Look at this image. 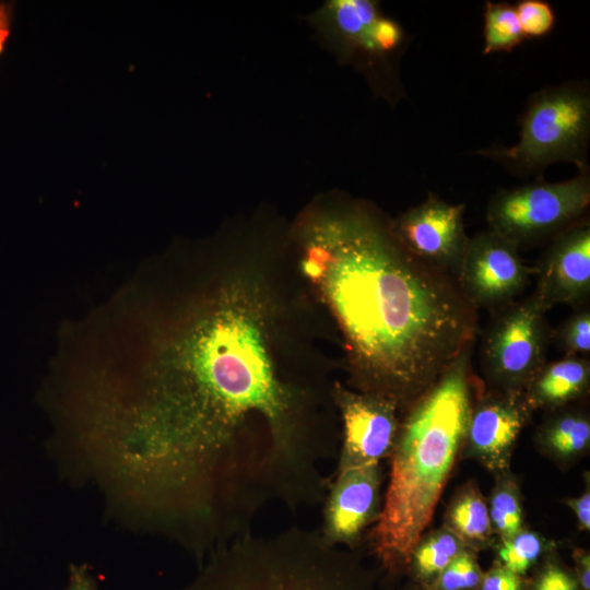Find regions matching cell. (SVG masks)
<instances>
[{
    "label": "cell",
    "mask_w": 590,
    "mask_h": 590,
    "mask_svg": "<svg viewBox=\"0 0 590 590\" xmlns=\"http://www.w3.org/2000/svg\"><path fill=\"white\" fill-rule=\"evenodd\" d=\"M177 311L162 322L123 287L67 330L44 400L68 471L202 560L269 506L323 503L341 432L272 357L257 281L229 280Z\"/></svg>",
    "instance_id": "6da1fadb"
},
{
    "label": "cell",
    "mask_w": 590,
    "mask_h": 590,
    "mask_svg": "<svg viewBox=\"0 0 590 590\" xmlns=\"http://www.w3.org/2000/svg\"><path fill=\"white\" fill-rule=\"evenodd\" d=\"M297 238L304 274L344 337L354 390L401 414L473 346L476 308L456 279L406 250L370 205L309 211Z\"/></svg>",
    "instance_id": "7a4b0ae2"
},
{
    "label": "cell",
    "mask_w": 590,
    "mask_h": 590,
    "mask_svg": "<svg viewBox=\"0 0 590 590\" xmlns=\"http://www.w3.org/2000/svg\"><path fill=\"white\" fill-rule=\"evenodd\" d=\"M472 347L400 415L381 511L368 533L378 568L390 580L405 575L409 556L461 458L471 410L483 388L472 374Z\"/></svg>",
    "instance_id": "3957f363"
},
{
    "label": "cell",
    "mask_w": 590,
    "mask_h": 590,
    "mask_svg": "<svg viewBox=\"0 0 590 590\" xmlns=\"http://www.w3.org/2000/svg\"><path fill=\"white\" fill-rule=\"evenodd\" d=\"M380 577L358 548L329 545L319 530L293 524L214 550L178 590H377Z\"/></svg>",
    "instance_id": "277c9868"
},
{
    "label": "cell",
    "mask_w": 590,
    "mask_h": 590,
    "mask_svg": "<svg viewBox=\"0 0 590 590\" xmlns=\"http://www.w3.org/2000/svg\"><path fill=\"white\" fill-rule=\"evenodd\" d=\"M590 140L589 84L569 81L531 94L520 117L519 140L474 152L503 165L517 176L541 179L552 164L588 167Z\"/></svg>",
    "instance_id": "5b68a950"
},
{
    "label": "cell",
    "mask_w": 590,
    "mask_h": 590,
    "mask_svg": "<svg viewBox=\"0 0 590 590\" xmlns=\"http://www.w3.org/2000/svg\"><path fill=\"white\" fill-rule=\"evenodd\" d=\"M341 66L363 74L374 93L396 105L405 97L400 60L411 38L375 0H328L307 16Z\"/></svg>",
    "instance_id": "8992f818"
},
{
    "label": "cell",
    "mask_w": 590,
    "mask_h": 590,
    "mask_svg": "<svg viewBox=\"0 0 590 590\" xmlns=\"http://www.w3.org/2000/svg\"><path fill=\"white\" fill-rule=\"evenodd\" d=\"M590 205L589 166L569 179L535 180L498 189L487 204L488 229L518 248L557 234L586 217Z\"/></svg>",
    "instance_id": "52a82bcc"
},
{
    "label": "cell",
    "mask_w": 590,
    "mask_h": 590,
    "mask_svg": "<svg viewBox=\"0 0 590 590\" xmlns=\"http://www.w3.org/2000/svg\"><path fill=\"white\" fill-rule=\"evenodd\" d=\"M496 310L483 334V374L489 388L523 391L546 363V311L532 295Z\"/></svg>",
    "instance_id": "ba28073f"
},
{
    "label": "cell",
    "mask_w": 590,
    "mask_h": 590,
    "mask_svg": "<svg viewBox=\"0 0 590 590\" xmlns=\"http://www.w3.org/2000/svg\"><path fill=\"white\" fill-rule=\"evenodd\" d=\"M332 397L341 421L335 471L380 463L393 448L400 411L390 399L335 381Z\"/></svg>",
    "instance_id": "9c48e42d"
},
{
    "label": "cell",
    "mask_w": 590,
    "mask_h": 590,
    "mask_svg": "<svg viewBox=\"0 0 590 590\" xmlns=\"http://www.w3.org/2000/svg\"><path fill=\"white\" fill-rule=\"evenodd\" d=\"M531 272L516 245L487 229L469 238L456 281L476 309H498L524 290Z\"/></svg>",
    "instance_id": "30bf717a"
},
{
    "label": "cell",
    "mask_w": 590,
    "mask_h": 590,
    "mask_svg": "<svg viewBox=\"0 0 590 590\" xmlns=\"http://www.w3.org/2000/svg\"><path fill=\"white\" fill-rule=\"evenodd\" d=\"M532 413L523 391L482 388L471 410L461 458L476 461L493 474L510 469Z\"/></svg>",
    "instance_id": "8fae6325"
},
{
    "label": "cell",
    "mask_w": 590,
    "mask_h": 590,
    "mask_svg": "<svg viewBox=\"0 0 590 590\" xmlns=\"http://www.w3.org/2000/svg\"><path fill=\"white\" fill-rule=\"evenodd\" d=\"M464 203H450L429 193L391 222L398 240L413 256L456 279L469 237Z\"/></svg>",
    "instance_id": "7c38bea8"
},
{
    "label": "cell",
    "mask_w": 590,
    "mask_h": 590,
    "mask_svg": "<svg viewBox=\"0 0 590 590\" xmlns=\"http://www.w3.org/2000/svg\"><path fill=\"white\" fill-rule=\"evenodd\" d=\"M380 463L335 471L323 500L319 533L332 546L358 548L364 533L379 518Z\"/></svg>",
    "instance_id": "4fadbf2b"
},
{
    "label": "cell",
    "mask_w": 590,
    "mask_h": 590,
    "mask_svg": "<svg viewBox=\"0 0 590 590\" xmlns=\"http://www.w3.org/2000/svg\"><path fill=\"white\" fill-rule=\"evenodd\" d=\"M532 296L547 311L558 304L579 307L590 295V222L588 217L557 234L536 269Z\"/></svg>",
    "instance_id": "5bb4252c"
},
{
    "label": "cell",
    "mask_w": 590,
    "mask_h": 590,
    "mask_svg": "<svg viewBox=\"0 0 590 590\" xmlns=\"http://www.w3.org/2000/svg\"><path fill=\"white\" fill-rule=\"evenodd\" d=\"M590 387V362L586 357L564 356L545 363L523 390L534 412L556 410L585 397Z\"/></svg>",
    "instance_id": "9a60e30c"
},
{
    "label": "cell",
    "mask_w": 590,
    "mask_h": 590,
    "mask_svg": "<svg viewBox=\"0 0 590 590\" xmlns=\"http://www.w3.org/2000/svg\"><path fill=\"white\" fill-rule=\"evenodd\" d=\"M567 406L550 411L534 435L541 455L562 468L578 462L590 449L589 413Z\"/></svg>",
    "instance_id": "2e32d148"
},
{
    "label": "cell",
    "mask_w": 590,
    "mask_h": 590,
    "mask_svg": "<svg viewBox=\"0 0 590 590\" xmlns=\"http://www.w3.org/2000/svg\"><path fill=\"white\" fill-rule=\"evenodd\" d=\"M444 526L476 553L494 547L497 542L487 499L474 481H468L456 491L445 511Z\"/></svg>",
    "instance_id": "e0dca14e"
},
{
    "label": "cell",
    "mask_w": 590,
    "mask_h": 590,
    "mask_svg": "<svg viewBox=\"0 0 590 590\" xmlns=\"http://www.w3.org/2000/svg\"><path fill=\"white\" fill-rule=\"evenodd\" d=\"M462 541L444 524L425 532L412 550L405 575L426 590L439 574L463 551Z\"/></svg>",
    "instance_id": "ac0fdd59"
},
{
    "label": "cell",
    "mask_w": 590,
    "mask_h": 590,
    "mask_svg": "<svg viewBox=\"0 0 590 590\" xmlns=\"http://www.w3.org/2000/svg\"><path fill=\"white\" fill-rule=\"evenodd\" d=\"M494 477L487 506L494 535L500 541L523 528L522 494L510 469L494 474Z\"/></svg>",
    "instance_id": "d6986e66"
},
{
    "label": "cell",
    "mask_w": 590,
    "mask_h": 590,
    "mask_svg": "<svg viewBox=\"0 0 590 590\" xmlns=\"http://www.w3.org/2000/svg\"><path fill=\"white\" fill-rule=\"evenodd\" d=\"M495 560L510 571L527 577L543 557L555 551L554 542L541 533L522 528L514 535L494 545Z\"/></svg>",
    "instance_id": "ffe728a7"
},
{
    "label": "cell",
    "mask_w": 590,
    "mask_h": 590,
    "mask_svg": "<svg viewBox=\"0 0 590 590\" xmlns=\"http://www.w3.org/2000/svg\"><path fill=\"white\" fill-rule=\"evenodd\" d=\"M483 55L509 52L524 39L516 8L509 2L486 1Z\"/></svg>",
    "instance_id": "44dd1931"
},
{
    "label": "cell",
    "mask_w": 590,
    "mask_h": 590,
    "mask_svg": "<svg viewBox=\"0 0 590 590\" xmlns=\"http://www.w3.org/2000/svg\"><path fill=\"white\" fill-rule=\"evenodd\" d=\"M483 574L477 553L467 547L426 590H477Z\"/></svg>",
    "instance_id": "7402d4cb"
},
{
    "label": "cell",
    "mask_w": 590,
    "mask_h": 590,
    "mask_svg": "<svg viewBox=\"0 0 590 590\" xmlns=\"http://www.w3.org/2000/svg\"><path fill=\"white\" fill-rule=\"evenodd\" d=\"M526 590H582L573 573L555 551L548 553L527 578Z\"/></svg>",
    "instance_id": "603a6c76"
},
{
    "label": "cell",
    "mask_w": 590,
    "mask_h": 590,
    "mask_svg": "<svg viewBox=\"0 0 590 590\" xmlns=\"http://www.w3.org/2000/svg\"><path fill=\"white\" fill-rule=\"evenodd\" d=\"M558 347L565 356L586 357L590 352V310L586 305L577 310L555 333Z\"/></svg>",
    "instance_id": "cb8c5ba5"
},
{
    "label": "cell",
    "mask_w": 590,
    "mask_h": 590,
    "mask_svg": "<svg viewBox=\"0 0 590 590\" xmlns=\"http://www.w3.org/2000/svg\"><path fill=\"white\" fill-rule=\"evenodd\" d=\"M515 8L526 39L544 37L553 31L556 17L548 2L521 0Z\"/></svg>",
    "instance_id": "d4e9b609"
},
{
    "label": "cell",
    "mask_w": 590,
    "mask_h": 590,
    "mask_svg": "<svg viewBox=\"0 0 590 590\" xmlns=\"http://www.w3.org/2000/svg\"><path fill=\"white\" fill-rule=\"evenodd\" d=\"M527 577L519 576L494 562L484 571L477 590H526Z\"/></svg>",
    "instance_id": "484cf974"
},
{
    "label": "cell",
    "mask_w": 590,
    "mask_h": 590,
    "mask_svg": "<svg viewBox=\"0 0 590 590\" xmlns=\"http://www.w3.org/2000/svg\"><path fill=\"white\" fill-rule=\"evenodd\" d=\"M587 479H585V489L582 493L575 497H567L563 499V503L570 508L577 520L579 530L589 532L590 530V481L589 473L587 472Z\"/></svg>",
    "instance_id": "4316f807"
},
{
    "label": "cell",
    "mask_w": 590,
    "mask_h": 590,
    "mask_svg": "<svg viewBox=\"0 0 590 590\" xmlns=\"http://www.w3.org/2000/svg\"><path fill=\"white\" fill-rule=\"evenodd\" d=\"M63 590H98L97 581L86 565H71Z\"/></svg>",
    "instance_id": "83f0119b"
},
{
    "label": "cell",
    "mask_w": 590,
    "mask_h": 590,
    "mask_svg": "<svg viewBox=\"0 0 590 590\" xmlns=\"http://www.w3.org/2000/svg\"><path fill=\"white\" fill-rule=\"evenodd\" d=\"M573 573L582 590H590V553L588 550L575 547L573 550Z\"/></svg>",
    "instance_id": "f1b7e54d"
},
{
    "label": "cell",
    "mask_w": 590,
    "mask_h": 590,
    "mask_svg": "<svg viewBox=\"0 0 590 590\" xmlns=\"http://www.w3.org/2000/svg\"><path fill=\"white\" fill-rule=\"evenodd\" d=\"M11 12L10 8L0 2V54L2 52L5 42L10 34Z\"/></svg>",
    "instance_id": "f546056e"
},
{
    "label": "cell",
    "mask_w": 590,
    "mask_h": 590,
    "mask_svg": "<svg viewBox=\"0 0 590 590\" xmlns=\"http://www.w3.org/2000/svg\"><path fill=\"white\" fill-rule=\"evenodd\" d=\"M400 590H424V589L411 582L410 585H408L406 587Z\"/></svg>",
    "instance_id": "4dcf8cb0"
}]
</instances>
